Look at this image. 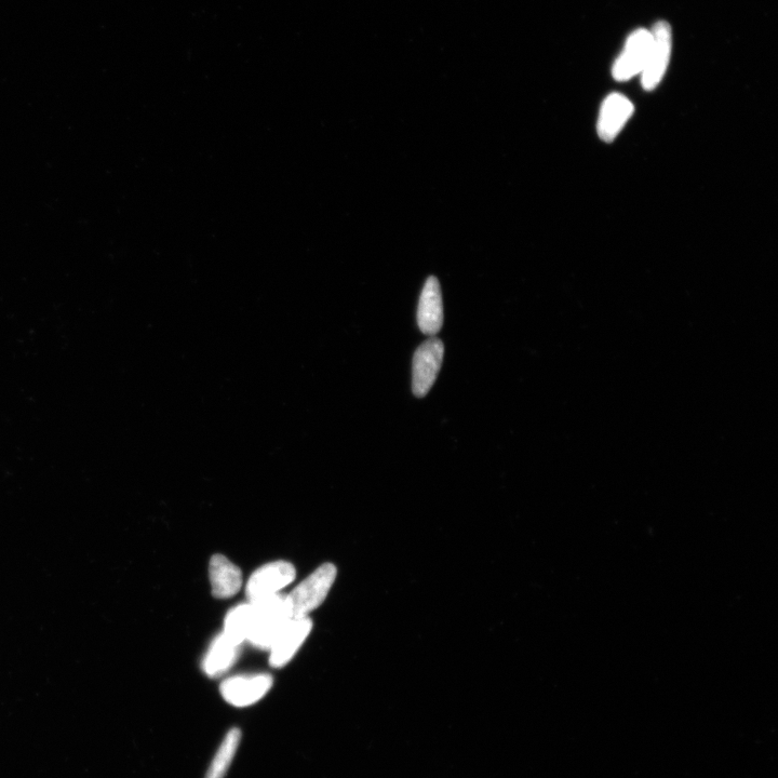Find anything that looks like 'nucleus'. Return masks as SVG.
<instances>
[{"label":"nucleus","mask_w":778,"mask_h":778,"mask_svg":"<svg viewBox=\"0 0 778 778\" xmlns=\"http://www.w3.org/2000/svg\"><path fill=\"white\" fill-rule=\"evenodd\" d=\"M295 576H297V571L287 561L268 563L250 576L246 595L249 601L277 595L281 589L295 580Z\"/></svg>","instance_id":"nucleus-5"},{"label":"nucleus","mask_w":778,"mask_h":778,"mask_svg":"<svg viewBox=\"0 0 778 778\" xmlns=\"http://www.w3.org/2000/svg\"><path fill=\"white\" fill-rule=\"evenodd\" d=\"M209 575L213 597L225 599L234 597L243 586V574L234 563L222 555L210 560Z\"/></svg>","instance_id":"nucleus-11"},{"label":"nucleus","mask_w":778,"mask_h":778,"mask_svg":"<svg viewBox=\"0 0 778 778\" xmlns=\"http://www.w3.org/2000/svg\"><path fill=\"white\" fill-rule=\"evenodd\" d=\"M633 114L634 104L625 96L613 93L601 107L598 123L599 137L606 142L614 141Z\"/></svg>","instance_id":"nucleus-10"},{"label":"nucleus","mask_w":778,"mask_h":778,"mask_svg":"<svg viewBox=\"0 0 778 778\" xmlns=\"http://www.w3.org/2000/svg\"><path fill=\"white\" fill-rule=\"evenodd\" d=\"M313 622L310 617L291 619L275 638L270 648V663L273 667L287 665L310 636Z\"/></svg>","instance_id":"nucleus-8"},{"label":"nucleus","mask_w":778,"mask_h":778,"mask_svg":"<svg viewBox=\"0 0 778 778\" xmlns=\"http://www.w3.org/2000/svg\"><path fill=\"white\" fill-rule=\"evenodd\" d=\"M651 44L652 34L645 29L630 35L622 55L613 66V77L619 82H626L640 74L645 69Z\"/></svg>","instance_id":"nucleus-7"},{"label":"nucleus","mask_w":778,"mask_h":778,"mask_svg":"<svg viewBox=\"0 0 778 778\" xmlns=\"http://www.w3.org/2000/svg\"><path fill=\"white\" fill-rule=\"evenodd\" d=\"M251 603H243L227 613L223 634L237 646L247 640L251 625Z\"/></svg>","instance_id":"nucleus-14"},{"label":"nucleus","mask_w":778,"mask_h":778,"mask_svg":"<svg viewBox=\"0 0 778 778\" xmlns=\"http://www.w3.org/2000/svg\"><path fill=\"white\" fill-rule=\"evenodd\" d=\"M251 603V625L247 640L253 647L270 650L280 630L293 619L287 595L277 594Z\"/></svg>","instance_id":"nucleus-1"},{"label":"nucleus","mask_w":778,"mask_h":778,"mask_svg":"<svg viewBox=\"0 0 778 778\" xmlns=\"http://www.w3.org/2000/svg\"><path fill=\"white\" fill-rule=\"evenodd\" d=\"M445 346L432 337L415 352L412 366V391L414 396L425 397L435 384L444 360Z\"/></svg>","instance_id":"nucleus-3"},{"label":"nucleus","mask_w":778,"mask_h":778,"mask_svg":"<svg viewBox=\"0 0 778 778\" xmlns=\"http://www.w3.org/2000/svg\"><path fill=\"white\" fill-rule=\"evenodd\" d=\"M418 325L420 330L434 337L444 325V305L439 281L436 277L426 280L418 307Z\"/></svg>","instance_id":"nucleus-9"},{"label":"nucleus","mask_w":778,"mask_h":778,"mask_svg":"<svg viewBox=\"0 0 778 778\" xmlns=\"http://www.w3.org/2000/svg\"><path fill=\"white\" fill-rule=\"evenodd\" d=\"M337 578L331 563L319 567L287 595L293 619H301L323 605Z\"/></svg>","instance_id":"nucleus-2"},{"label":"nucleus","mask_w":778,"mask_h":778,"mask_svg":"<svg viewBox=\"0 0 778 778\" xmlns=\"http://www.w3.org/2000/svg\"><path fill=\"white\" fill-rule=\"evenodd\" d=\"M239 647L223 633L213 640L205 656L203 669L209 677H219L230 669L238 657Z\"/></svg>","instance_id":"nucleus-12"},{"label":"nucleus","mask_w":778,"mask_h":778,"mask_svg":"<svg viewBox=\"0 0 778 778\" xmlns=\"http://www.w3.org/2000/svg\"><path fill=\"white\" fill-rule=\"evenodd\" d=\"M241 740V732L234 728L225 736L218 753L214 756L208 769L206 778H225L228 769L236 755Z\"/></svg>","instance_id":"nucleus-13"},{"label":"nucleus","mask_w":778,"mask_h":778,"mask_svg":"<svg viewBox=\"0 0 778 778\" xmlns=\"http://www.w3.org/2000/svg\"><path fill=\"white\" fill-rule=\"evenodd\" d=\"M272 686L273 678L270 675L236 676L226 679L220 691L228 704L248 707L261 701Z\"/></svg>","instance_id":"nucleus-6"},{"label":"nucleus","mask_w":778,"mask_h":778,"mask_svg":"<svg viewBox=\"0 0 778 778\" xmlns=\"http://www.w3.org/2000/svg\"><path fill=\"white\" fill-rule=\"evenodd\" d=\"M652 34V44L645 69L641 72L642 86L652 91L660 85L672 55V29L661 21L655 24Z\"/></svg>","instance_id":"nucleus-4"}]
</instances>
